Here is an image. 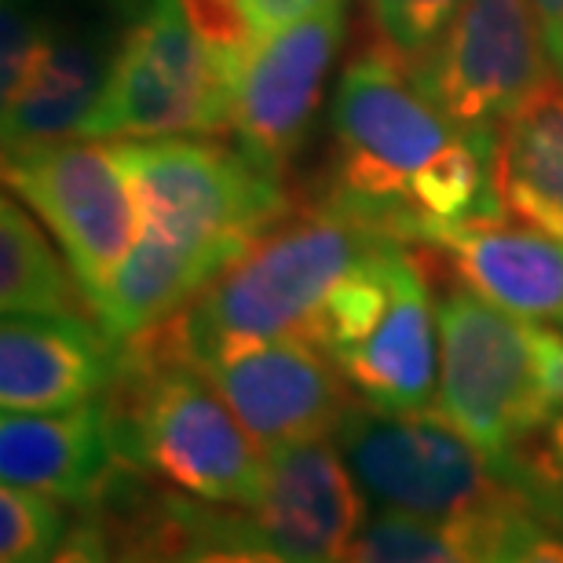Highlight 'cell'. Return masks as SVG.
I'll list each match as a JSON object with an SVG mask.
<instances>
[{"mask_svg":"<svg viewBox=\"0 0 563 563\" xmlns=\"http://www.w3.org/2000/svg\"><path fill=\"white\" fill-rule=\"evenodd\" d=\"M501 143L476 140L421 96L385 52L347 63L333 99L325 206L402 245H435L472 223L505 220Z\"/></svg>","mask_w":563,"mask_h":563,"instance_id":"obj_1","label":"cell"},{"mask_svg":"<svg viewBox=\"0 0 563 563\" xmlns=\"http://www.w3.org/2000/svg\"><path fill=\"white\" fill-rule=\"evenodd\" d=\"M136 190L140 234L96 303L99 325L132 341L173 322L201 289L286 217L282 179L239 143L162 136L114 143Z\"/></svg>","mask_w":563,"mask_h":563,"instance_id":"obj_2","label":"cell"},{"mask_svg":"<svg viewBox=\"0 0 563 563\" xmlns=\"http://www.w3.org/2000/svg\"><path fill=\"white\" fill-rule=\"evenodd\" d=\"M103 407L121 465L228 509L250 512L261 501L264 450L173 322L121 344Z\"/></svg>","mask_w":563,"mask_h":563,"instance_id":"obj_3","label":"cell"},{"mask_svg":"<svg viewBox=\"0 0 563 563\" xmlns=\"http://www.w3.org/2000/svg\"><path fill=\"white\" fill-rule=\"evenodd\" d=\"M435 410L509 472L512 457L563 418V330L520 319L465 282L435 292Z\"/></svg>","mask_w":563,"mask_h":563,"instance_id":"obj_4","label":"cell"},{"mask_svg":"<svg viewBox=\"0 0 563 563\" xmlns=\"http://www.w3.org/2000/svg\"><path fill=\"white\" fill-rule=\"evenodd\" d=\"M380 242L385 234L325 201L297 217H282L176 314L173 330L179 344L206 366L239 347L308 333L333 289Z\"/></svg>","mask_w":563,"mask_h":563,"instance_id":"obj_5","label":"cell"},{"mask_svg":"<svg viewBox=\"0 0 563 563\" xmlns=\"http://www.w3.org/2000/svg\"><path fill=\"white\" fill-rule=\"evenodd\" d=\"M347 391L380 410H424L439 396V314L421 264L385 239L347 275L303 333Z\"/></svg>","mask_w":563,"mask_h":563,"instance_id":"obj_6","label":"cell"},{"mask_svg":"<svg viewBox=\"0 0 563 563\" xmlns=\"http://www.w3.org/2000/svg\"><path fill=\"white\" fill-rule=\"evenodd\" d=\"M333 439L374 509L483 527L523 505L509 472L435 407L380 410L355 399Z\"/></svg>","mask_w":563,"mask_h":563,"instance_id":"obj_7","label":"cell"},{"mask_svg":"<svg viewBox=\"0 0 563 563\" xmlns=\"http://www.w3.org/2000/svg\"><path fill=\"white\" fill-rule=\"evenodd\" d=\"M239 77L209 48L184 0H136L107 92L81 140H162L234 132Z\"/></svg>","mask_w":563,"mask_h":563,"instance_id":"obj_8","label":"cell"},{"mask_svg":"<svg viewBox=\"0 0 563 563\" xmlns=\"http://www.w3.org/2000/svg\"><path fill=\"white\" fill-rule=\"evenodd\" d=\"M410 81L461 132L501 143L512 118L553 81L531 0H465Z\"/></svg>","mask_w":563,"mask_h":563,"instance_id":"obj_9","label":"cell"},{"mask_svg":"<svg viewBox=\"0 0 563 563\" xmlns=\"http://www.w3.org/2000/svg\"><path fill=\"white\" fill-rule=\"evenodd\" d=\"M4 187L52 231L96 311L140 234L136 190L118 151L92 140L8 151Z\"/></svg>","mask_w":563,"mask_h":563,"instance_id":"obj_10","label":"cell"},{"mask_svg":"<svg viewBox=\"0 0 563 563\" xmlns=\"http://www.w3.org/2000/svg\"><path fill=\"white\" fill-rule=\"evenodd\" d=\"M344 37V4L264 37L250 52L234 99V143L264 173L286 176L322 103Z\"/></svg>","mask_w":563,"mask_h":563,"instance_id":"obj_11","label":"cell"},{"mask_svg":"<svg viewBox=\"0 0 563 563\" xmlns=\"http://www.w3.org/2000/svg\"><path fill=\"white\" fill-rule=\"evenodd\" d=\"M92 509L107 520L114 563H289L242 509L118 465Z\"/></svg>","mask_w":563,"mask_h":563,"instance_id":"obj_12","label":"cell"},{"mask_svg":"<svg viewBox=\"0 0 563 563\" xmlns=\"http://www.w3.org/2000/svg\"><path fill=\"white\" fill-rule=\"evenodd\" d=\"M220 396L261 450L336 435L355 396L303 333L275 336L206 363Z\"/></svg>","mask_w":563,"mask_h":563,"instance_id":"obj_13","label":"cell"},{"mask_svg":"<svg viewBox=\"0 0 563 563\" xmlns=\"http://www.w3.org/2000/svg\"><path fill=\"white\" fill-rule=\"evenodd\" d=\"M132 8L136 0H81L74 11L52 8L37 70L15 103L4 107V154L85 136L107 92Z\"/></svg>","mask_w":563,"mask_h":563,"instance_id":"obj_14","label":"cell"},{"mask_svg":"<svg viewBox=\"0 0 563 563\" xmlns=\"http://www.w3.org/2000/svg\"><path fill=\"white\" fill-rule=\"evenodd\" d=\"M250 516L289 563H347L366 494L333 435L264 450V490Z\"/></svg>","mask_w":563,"mask_h":563,"instance_id":"obj_15","label":"cell"},{"mask_svg":"<svg viewBox=\"0 0 563 563\" xmlns=\"http://www.w3.org/2000/svg\"><path fill=\"white\" fill-rule=\"evenodd\" d=\"M121 363L96 314H4L0 325V407L55 413L107 396Z\"/></svg>","mask_w":563,"mask_h":563,"instance_id":"obj_16","label":"cell"},{"mask_svg":"<svg viewBox=\"0 0 563 563\" xmlns=\"http://www.w3.org/2000/svg\"><path fill=\"white\" fill-rule=\"evenodd\" d=\"M118 465L103 399L55 413H4L0 421V476L8 487L92 509Z\"/></svg>","mask_w":563,"mask_h":563,"instance_id":"obj_17","label":"cell"},{"mask_svg":"<svg viewBox=\"0 0 563 563\" xmlns=\"http://www.w3.org/2000/svg\"><path fill=\"white\" fill-rule=\"evenodd\" d=\"M432 250L479 297L520 319L563 330V239L556 234L498 220L450 231Z\"/></svg>","mask_w":563,"mask_h":563,"instance_id":"obj_18","label":"cell"},{"mask_svg":"<svg viewBox=\"0 0 563 563\" xmlns=\"http://www.w3.org/2000/svg\"><path fill=\"white\" fill-rule=\"evenodd\" d=\"M498 184L509 217L563 239V85L549 81L505 129Z\"/></svg>","mask_w":563,"mask_h":563,"instance_id":"obj_19","label":"cell"},{"mask_svg":"<svg viewBox=\"0 0 563 563\" xmlns=\"http://www.w3.org/2000/svg\"><path fill=\"white\" fill-rule=\"evenodd\" d=\"M0 308L4 314H96L70 261L55 253L15 195L0 201Z\"/></svg>","mask_w":563,"mask_h":563,"instance_id":"obj_20","label":"cell"},{"mask_svg":"<svg viewBox=\"0 0 563 563\" xmlns=\"http://www.w3.org/2000/svg\"><path fill=\"white\" fill-rule=\"evenodd\" d=\"M494 523H432L377 509L358 531L347 563H483Z\"/></svg>","mask_w":563,"mask_h":563,"instance_id":"obj_21","label":"cell"},{"mask_svg":"<svg viewBox=\"0 0 563 563\" xmlns=\"http://www.w3.org/2000/svg\"><path fill=\"white\" fill-rule=\"evenodd\" d=\"M70 505L48 494L8 487L0 490V563H52L59 553Z\"/></svg>","mask_w":563,"mask_h":563,"instance_id":"obj_22","label":"cell"},{"mask_svg":"<svg viewBox=\"0 0 563 563\" xmlns=\"http://www.w3.org/2000/svg\"><path fill=\"white\" fill-rule=\"evenodd\" d=\"M366 4L380 48L407 70L443 37L465 0H366Z\"/></svg>","mask_w":563,"mask_h":563,"instance_id":"obj_23","label":"cell"},{"mask_svg":"<svg viewBox=\"0 0 563 563\" xmlns=\"http://www.w3.org/2000/svg\"><path fill=\"white\" fill-rule=\"evenodd\" d=\"M509 479L538 520L563 531V418L512 457Z\"/></svg>","mask_w":563,"mask_h":563,"instance_id":"obj_24","label":"cell"},{"mask_svg":"<svg viewBox=\"0 0 563 563\" xmlns=\"http://www.w3.org/2000/svg\"><path fill=\"white\" fill-rule=\"evenodd\" d=\"M0 26H4L0 30L4 33V48H0V96H4L8 107L22 96V88L30 85L33 70H37L52 30V8L44 0H4Z\"/></svg>","mask_w":563,"mask_h":563,"instance_id":"obj_25","label":"cell"},{"mask_svg":"<svg viewBox=\"0 0 563 563\" xmlns=\"http://www.w3.org/2000/svg\"><path fill=\"white\" fill-rule=\"evenodd\" d=\"M483 563H563V531L520 505L494 523Z\"/></svg>","mask_w":563,"mask_h":563,"instance_id":"obj_26","label":"cell"},{"mask_svg":"<svg viewBox=\"0 0 563 563\" xmlns=\"http://www.w3.org/2000/svg\"><path fill=\"white\" fill-rule=\"evenodd\" d=\"M190 22L206 37V44L231 66L234 77H242V66L256 48L253 26L242 11V0H184Z\"/></svg>","mask_w":563,"mask_h":563,"instance_id":"obj_27","label":"cell"},{"mask_svg":"<svg viewBox=\"0 0 563 563\" xmlns=\"http://www.w3.org/2000/svg\"><path fill=\"white\" fill-rule=\"evenodd\" d=\"M52 563H114V545L99 509H81L74 516Z\"/></svg>","mask_w":563,"mask_h":563,"instance_id":"obj_28","label":"cell"},{"mask_svg":"<svg viewBox=\"0 0 563 563\" xmlns=\"http://www.w3.org/2000/svg\"><path fill=\"white\" fill-rule=\"evenodd\" d=\"M347 0H242V11L253 26V37L261 44L264 37L272 33L292 26V22L314 15V11H325V8H341Z\"/></svg>","mask_w":563,"mask_h":563,"instance_id":"obj_29","label":"cell"},{"mask_svg":"<svg viewBox=\"0 0 563 563\" xmlns=\"http://www.w3.org/2000/svg\"><path fill=\"white\" fill-rule=\"evenodd\" d=\"M538 26H542L545 55H549V74L553 81L563 85V0H531Z\"/></svg>","mask_w":563,"mask_h":563,"instance_id":"obj_30","label":"cell"}]
</instances>
